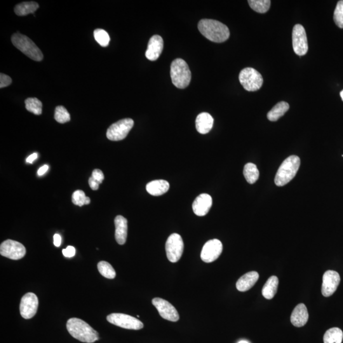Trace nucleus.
I'll return each instance as SVG.
<instances>
[{
  "label": "nucleus",
  "mask_w": 343,
  "mask_h": 343,
  "mask_svg": "<svg viewBox=\"0 0 343 343\" xmlns=\"http://www.w3.org/2000/svg\"><path fill=\"white\" fill-rule=\"evenodd\" d=\"M238 343H248V342H246V340H241V342H240Z\"/></svg>",
  "instance_id": "obj_43"
},
{
  "label": "nucleus",
  "mask_w": 343,
  "mask_h": 343,
  "mask_svg": "<svg viewBox=\"0 0 343 343\" xmlns=\"http://www.w3.org/2000/svg\"><path fill=\"white\" fill-rule=\"evenodd\" d=\"M106 318L110 323L126 330H140L144 326V324L140 320L128 314H112Z\"/></svg>",
  "instance_id": "obj_8"
},
{
  "label": "nucleus",
  "mask_w": 343,
  "mask_h": 343,
  "mask_svg": "<svg viewBox=\"0 0 343 343\" xmlns=\"http://www.w3.org/2000/svg\"><path fill=\"white\" fill-rule=\"evenodd\" d=\"M198 28L203 36L216 43H222L230 37L228 28L220 21L205 18L200 21Z\"/></svg>",
  "instance_id": "obj_1"
},
{
  "label": "nucleus",
  "mask_w": 343,
  "mask_h": 343,
  "mask_svg": "<svg viewBox=\"0 0 343 343\" xmlns=\"http://www.w3.org/2000/svg\"><path fill=\"white\" fill-rule=\"evenodd\" d=\"M340 98H342V100H343V90L342 92H340Z\"/></svg>",
  "instance_id": "obj_42"
},
{
  "label": "nucleus",
  "mask_w": 343,
  "mask_h": 343,
  "mask_svg": "<svg viewBox=\"0 0 343 343\" xmlns=\"http://www.w3.org/2000/svg\"><path fill=\"white\" fill-rule=\"evenodd\" d=\"M134 122L132 119L124 118L112 124L108 128L106 136L112 142H119L124 140L132 128Z\"/></svg>",
  "instance_id": "obj_7"
},
{
  "label": "nucleus",
  "mask_w": 343,
  "mask_h": 343,
  "mask_svg": "<svg viewBox=\"0 0 343 343\" xmlns=\"http://www.w3.org/2000/svg\"><path fill=\"white\" fill-rule=\"evenodd\" d=\"M244 175L249 184H254L260 178V172L255 164L248 163L244 166Z\"/></svg>",
  "instance_id": "obj_26"
},
{
  "label": "nucleus",
  "mask_w": 343,
  "mask_h": 343,
  "mask_svg": "<svg viewBox=\"0 0 343 343\" xmlns=\"http://www.w3.org/2000/svg\"><path fill=\"white\" fill-rule=\"evenodd\" d=\"M239 81L242 86L248 92L260 90L263 84L262 75L252 68H246L239 74Z\"/></svg>",
  "instance_id": "obj_6"
},
{
  "label": "nucleus",
  "mask_w": 343,
  "mask_h": 343,
  "mask_svg": "<svg viewBox=\"0 0 343 343\" xmlns=\"http://www.w3.org/2000/svg\"><path fill=\"white\" fill-rule=\"evenodd\" d=\"M278 278L276 276L270 277L262 288V294L264 298L266 300L272 299L278 290Z\"/></svg>",
  "instance_id": "obj_23"
},
{
  "label": "nucleus",
  "mask_w": 343,
  "mask_h": 343,
  "mask_svg": "<svg viewBox=\"0 0 343 343\" xmlns=\"http://www.w3.org/2000/svg\"><path fill=\"white\" fill-rule=\"evenodd\" d=\"M49 166L48 165H44L42 166V168L38 169V175L40 176H43L46 172V171L48 170Z\"/></svg>",
  "instance_id": "obj_40"
},
{
  "label": "nucleus",
  "mask_w": 343,
  "mask_h": 343,
  "mask_svg": "<svg viewBox=\"0 0 343 343\" xmlns=\"http://www.w3.org/2000/svg\"><path fill=\"white\" fill-rule=\"evenodd\" d=\"M340 281V276L337 272L328 270L323 276L322 294L325 297H330L336 291Z\"/></svg>",
  "instance_id": "obj_15"
},
{
  "label": "nucleus",
  "mask_w": 343,
  "mask_h": 343,
  "mask_svg": "<svg viewBox=\"0 0 343 343\" xmlns=\"http://www.w3.org/2000/svg\"><path fill=\"white\" fill-rule=\"evenodd\" d=\"M212 206V197L208 194H200L194 200L192 208L196 216H204L208 214Z\"/></svg>",
  "instance_id": "obj_17"
},
{
  "label": "nucleus",
  "mask_w": 343,
  "mask_h": 343,
  "mask_svg": "<svg viewBox=\"0 0 343 343\" xmlns=\"http://www.w3.org/2000/svg\"><path fill=\"white\" fill-rule=\"evenodd\" d=\"M128 220L122 216H117L114 219L115 238L120 245L126 244L128 237Z\"/></svg>",
  "instance_id": "obj_19"
},
{
  "label": "nucleus",
  "mask_w": 343,
  "mask_h": 343,
  "mask_svg": "<svg viewBox=\"0 0 343 343\" xmlns=\"http://www.w3.org/2000/svg\"><path fill=\"white\" fill-rule=\"evenodd\" d=\"M86 197L84 192L82 190H76L72 196V202L74 205L82 206L86 205Z\"/></svg>",
  "instance_id": "obj_34"
},
{
  "label": "nucleus",
  "mask_w": 343,
  "mask_h": 343,
  "mask_svg": "<svg viewBox=\"0 0 343 343\" xmlns=\"http://www.w3.org/2000/svg\"><path fill=\"white\" fill-rule=\"evenodd\" d=\"M164 48V40L159 35H154L148 42L146 57L148 60L154 61L158 60Z\"/></svg>",
  "instance_id": "obj_16"
},
{
  "label": "nucleus",
  "mask_w": 343,
  "mask_h": 343,
  "mask_svg": "<svg viewBox=\"0 0 343 343\" xmlns=\"http://www.w3.org/2000/svg\"><path fill=\"white\" fill-rule=\"evenodd\" d=\"M290 104L288 102L281 101L270 110L267 114L268 118L270 121L276 122L285 114L286 112L290 110Z\"/></svg>",
  "instance_id": "obj_24"
},
{
  "label": "nucleus",
  "mask_w": 343,
  "mask_h": 343,
  "mask_svg": "<svg viewBox=\"0 0 343 343\" xmlns=\"http://www.w3.org/2000/svg\"><path fill=\"white\" fill-rule=\"evenodd\" d=\"M12 42L16 48L35 61L43 60L44 55L36 44L25 35L16 34L12 35Z\"/></svg>",
  "instance_id": "obj_5"
},
{
  "label": "nucleus",
  "mask_w": 343,
  "mask_h": 343,
  "mask_svg": "<svg viewBox=\"0 0 343 343\" xmlns=\"http://www.w3.org/2000/svg\"><path fill=\"white\" fill-rule=\"evenodd\" d=\"M39 8V4L34 2H22L17 4L14 8L16 15L25 16L28 14H34Z\"/></svg>",
  "instance_id": "obj_25"
},
{
  "label": "nucleus",
  "mask_w": 343,
  "mask_h": 343,
  "mask_svg": "<svg viewBox=\"0 0 343 343\" xmlns=\"http://www.w3.org/2000/svg\"><path fill=\"white\" fill-rule=\"evenodd\" d=\"M300 164V158L296 155H292L282 164L277 171L274 182L278 186H283L294 178L299 170Z\"/></svg>",
  "instance_id": "obj_3"
},
{
  "label": "nucleus",
  "mask_w": 343,
  "mask_h": 343,
  "mask_svg": "<svg viewBox=\"0 0 343 343\" xmlns=\"http://www.w3.org/2000/svg\"><path fill=\"white\" fill-rule=\"evenodd\" d=\"M248 3L252 10L260 14L267 12L271 6L270 0H249Z\"/></svg>",
  "instance_id": "obj_28"
},
{
  "label": "nucleus",
  "mask_w": 343,
  "mask_h": 343,
  "mask_svg": "<svg viewBox=\"0 0 343 343\" xmlns=\"http://www.w3.org/2000/svg\"><path fill=\"white\" fill-rule=\"evenodd\" d=\"M92 177L96 182L101 184L103 180H104V174L100 170V169H95L92 172Z\"/></svg>",
  "instance_id": "obj_36"
},
{
  "label": "nucleus",
  "mask_w": 343,
  "mask_h": 343,
  "mask_svg": "<svg viewBox=\"0 0 343 343\" xmlns=\"http://www.w3.org/2000/svg\"><path fill=\"white\" fill-rule=\"evenodd\" d=\"M170 188V184L165 180H155L148 183L146 190L152 196H161L166 194Z\"/></svg>",
  "instance_id": "obj_22"
},
{
  "label": "nucleus",
  "mask_w": 343,
  "mask_h": 343,
  "mask_svg": "<svg viewBox=\"0 0 343 343\" xmlns=\"http://www.w3.org/2000/svg\"><path fill=\"white\" fill-rule=\"evenodd\" d=\"M98 268L100 274L105 278L114 279L116 277V272L109 262L104 260L98 262Z\"/></svg>",
  "instance_id": "obj_29"
},
{
  "label": "nucleus",
  "mask_w": 343,
  "mask_h": 343,
  "mask_svg": "<svg viewBox=\"0 0 343 343\" xmlns=\"http://www.w3.org/2000/svg\"><path fill=\"white\" fill-rule=\"evenodd\" d=\"M308 318L309 314L306 306L300 303L294 309L291 314L290 321L294 326L302 328L306 325Z\"/></svg>",
  "instance_id": "obj_18"
},
{
  "label": "nucleus",
  "mask_w": 343,
  "mask_h": 343,
  "mask_svg": "<svg viewBox=\"0 0 343 343\" xmlns=\"http://www.w3.org/2000/svg\"><path fill=\"white\" fill-rule=\"evenodd\" d=\"M75 248L72 246H68L66 248L63 249L62 254L66 258H72L75 255Z\"/></svg>",
  "instance_id": "obj_37"
},
{
  "label": "nucleus",
  "mask_w": 343,
  "mask_h": 343,
  "mask_svg": "<svg viewBox=\"0 0 343 343\" xmlns=\"http://www.w3.org/2000/svg\"><path fill=\"white\" fill-rule=\"evenodd\" d=\"M38 157V154L36 152H35V154H30L29 157L26 159V162L27 163L29 164H32L34 163V162L37 158Z\"/></svg>",
  "instance_id": "obj_41"
},
{
  "label": "nucleus",
  "mask_w": 343,
  "mask_h": 343,
  "mask_svg": "<svg viewBox=\"0 0 343 343\" xmlns=\"http://www.w3.org/2000/svg\"><path fill=\"white\" fill-rule=\"evenodd\" d=\"M88 184L90 185V187L92 190H98L100 184V183L96 182L94 178L92 177V176L90 178H89Z\"/></svg>",
  "instance_id": "obj_38"
},
{
  "label": "nucleus",
  "mask_w": 343,
  "mask_h": 343,
  "mask_svg": "<svg viewBox=\"0 0 343 343\" xmlns=\"http://www.w3.org/2000/svg\"><path fill=\"white\" fill-rule=\"evenodd\" d=\"M38 308V299L34 293L26 294L21 300L20 313L22 318L30 319L36 314Z\"/></svg>",
  "instance_id": "obj_14"
},
{
  "label": "nucleus",
  "mask_w": 343,
  "mask_h": 343,
  "mask_svg": "<svg viewBox=\"0 0 343 343\" xmlns=\"http://www.w3.org/2000/svg\"><path fill=\"white\" fill-rule=\"evenodd\" d=\"M166 250L168 260L171 262H178L184 250V242L182 236L178 234L169 236L166 244Z\"/></svg>",
  "instance_id": "obj_9"
},
{
  "label": "nucleus",
  "mask_w": 343,
  "mask_h": 343,
  "mask_svg": "<svg viewBox=\"0 0 343 343\" xmlns=\"http://www.w3.org/2000/svg\"><path fill=\"white\" fill-rule=\"evenodd\" d=\"M68 332L80 342L92 343L100 339L97 331L86 322L77 318H72L67 322Z\"/></svg>",
  "instance_id": "obj_2"
},
{
  "label": "nucleus",
  "mask_w": 343,
  "mask_h": 343,
  "mask_svg": "<svg viewBox=\"0 0 343 343\" xmlns=\"http://www.w3.org/2000/svg\"><path fill=\"white\" fill-rule=\"evenodd\" d=\"M152 304L158 310L160 316L166 320L178 322L180 319L177 310L168 300L156 298L152 300Z\"/></svg>",
  "instance_id": "obj_13"
},
{
  "label": "nucleus",
  "mask_w": 343,
  "mask_h": 343,
  "mask_svg": "<svg viewBox=\"0 0 343 343\" xmlns=\"http://www.w3.org/2000/svg\"><path fill=\"white\" fill-rule=\"evenodd\" d=\"M54 118L56 121L60 124H65L66 122H70L71 120L69 112L66 109V108L62 106H58L56 108L55 114H54Z\"/></svg>",
  "instance_id": "obj_31"
},
{
  "label": "nucleus",
  "mask_w": 343,
  "mask_h": 343,
  "mask_svg": "<svg viewBox=\"0 0 343 343\" xmlns=\"http://www.w3.org/2000/svg\"><path fill=\"white\" fill-rule=\"evenodd\" d=\"M292 46L294 51L298 56L306 55L308 50L306 30L302 25L296 24L293 28Z\"/></svg>",
  "instance_id": "obj_11"
},
{
  "label": "nucleus",
  "mask_w": 343,
  "mask_h": 343,
  "mask_svg": "<svg viewBox=\"0 0 343 343\" xmlns=\"http://www.w3.org/2000/svg\"><path fill=\"white\" fill-rule=\"evenodd\" d=\"M343 332L339 328H331L326 331L324 336V343H342Z\"/></svg>",
  "instance_id": "obj_27"
},
{
  "label": "nucleus",
  "mask_w": 343,
  "mask_h": 343,
  "mask_svg": "<svg viewBox=\"0 0 343 343\" xmlns=\"http://www.w3.org/2000/svg\"><path fill=\"white\" fill-rule=\"evenodd\" d=\"M26 108L28 112L36 115H40L42 112V103L37 98H28L25 100Z\"/></svg>",
  "instance_id": "obj_30"
},
{
  "label": "nucleus",
  "mask_w": 343,
  "mask_h": 343,
  "mask_svg": "<svg viewBox=\"0 0 343 343\" xmlns=\"http://www.w3.org/2000/svg\"><path fill=\"white\" fill-rule=\"evenodd\" d=\"M260 278L259 274L256 272H246L237 281L236 286L240 292H246L250 290Z\"/></svg>",
  "instance_id": "obj_20"
},
{
  "label": "nucleus",
  "mask_w": 343,
  "mask_h": 343,
  "mask_svg": "<svg viewBox=\"0 0 343 343\" xmlns=\"http://www.w3.org/2000/svg\"><path fill=\"white\" fill-rule=\"evenodd\" d=\"M222 252V244L218 239L210 240L205 244L201 252V259L204 262L210 263L218 259Z\"/></svg>",
  "instance_id": "obj_12"
},
{
  "label": "nucleus",
  "mask_w": 343,
  "mask_h": 343,
  "mask_svg": "<svg viewBox=\"0 0 343 343\" xmlns=\"http://www.w3.org/2000/svg\"><path fill=\"white\" fill-rule=\"evenodd\" d=\"M94 36L96 42L103 48H106L110 44V37L104 30L97 29L94 32Z\"/></svg>",
  "instance_id": "obj_32"
},
{
  "label": "nucleus",
  "mask_w": 343,
  "mask_h": 343,
  "mask_svg": "<svg viewBox=\"0 0 343 343\" xmlns=\"http://www.w3.org/2000/svg\"><path fill=\"white\" fill-rule=\"evenodd\" d=\"M61 236L60 234H55L54 236V246L58 248L60 246L61 244Z\"/></svg>",
  "instance_id": "obj_39"
},
{
  "label": "nucleus",
  "mask_w": 343,
  "mask_h": 343,
  "mask_svg": "<svg viewBox=\"0 0 343 343\" xmlns=\"http://www.w3.org/2000/svg\"><path fill=\"white\" fill-rule=\"evenodd\" d=\"M26 250L22 244L12 240H7L0 246V254L2 256L13 260H18L24 258Z\"/></svg>",
  "instance_id": "obj_10"
},
{
  "label": "nucleus",
  "mask_w": 343,
  "mask_h": 343,
  "mask_svg": "<svg viewBox=\"0 0 343 343\" xmlns=\"http://www.w3.org/2000/svg\"><path fill=\"white\" fill-rule=\"evenodd\" d=\"M12 82L11 78L8 75L4 74H0V88H6L10 86V84Z\"/></svg>",
  "instance_id": "obj_35"
},
{
  "label": "nucleus",
  "mask_w": 343,
  "mask_h": 343,
  "mask_svg": "<svg viewBox=\"0 0 343 343\" xmlns=\"http://www.w3.org/2000/svg\"><path fill=\"white\" fill-rule=\"evenodd\" d=\"M334 20L338 27L343 29V0L338 2L334 13Z\"/></svg>",
  "instance_id": "obj_33"
},
{
  "label": "nucleus",
  "mask_w": 343,
  "mask_h": 343,
  "mask_svg": "<svg viewBox=\"0 0 343 343\" xmlns=\"http://www.w3.org/2000/svg\"><path fill=\"white\" fill-rule=\"evenodd\" d=\"M196 128L202 134H206L213 128L214 118L208 112H202L196 118Z\"/></svg>",
  "instance_id": "obj_21"
},
{
  "label": "nucleus",
  "mask_w": 343,
  "mask_h": 343,
  "mask_svg": "<svg viewBox=\"0 0 343 343\" xmlns=\"http://www.w3.org/2000/svg\"><path fill=\"white\" fill-rule=\"evenodd\" d=\"M170 77L172 84L180 89L186 88L192 79L188 65L182 58H176L170 66Z\"/></svg>",
  "instance_id": "obj_4"
}]
</instances>
